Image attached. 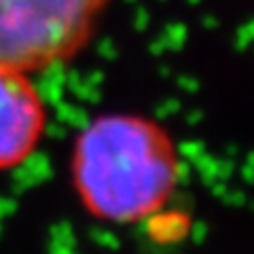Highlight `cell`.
<instances>
[{"instance_id":"cell-1","label":"cell","mask_w":254,"mask_h":254,"mask_svg":"<svg viewBox=\"0 0 254 254\" xmlns=\"http://www.w3.org/2000/svg\"><path fill=\"white\" fill-rule=\"evenodd\" d=\"M70 185L95 222L133 227L148 222L180 187L176 138L161 121L140 113H102L89 119L70 148Z\"/></svg>"},{"instance_id":"cell-2","label":"cell","mask_w":254,"mask_h":254,"mask_svg":"<svg viewBox=\"0 0 254 254\" xmlns=\"http://www.w3.org/2000/svg\"><path fill=\"white\" fill-rule=\"evenodd\" d=\"M113 0H0V64L28 74L74 62Z\"/></svg>"},{"instance_id":"cell-3","label":"cell","mask_w":254,"mask_h":254,"mask_svg":"<svg viewBox=\"0 0 254 254\" xmlns=\"http://www.w3.org/2000/svg\"><path fill=\"white\" fill-rule=\"evenodd\" d=\"M49 110L34 74L0 64V174L28 163L41 148Z\"/></svg>"}]
</instances>
